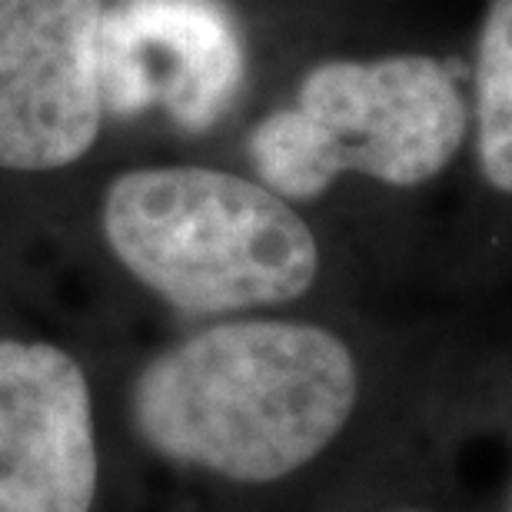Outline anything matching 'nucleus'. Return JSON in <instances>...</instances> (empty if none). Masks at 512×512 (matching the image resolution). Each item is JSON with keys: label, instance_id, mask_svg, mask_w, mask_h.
<instances>
[{"label": "nucleus", "instance_id": "obj_1", "mask_svg": "<svg viewBox=\"0 0 512 512\" xmlns=\"http://www.w3.org/2000/svg\"><path fill=\"white\" fill-rule=\"evenodd\" d=\"M363 366L323 323L233 316L114 360L117 512H213L313 473L353 429Z\"/></svg>", "mask_w": 512, "mask_h": 512}, {"label": "nucleus", "instance_id": "obj_2", "mask_svg": "<svg viewBox=\"0 0 512 512\" xmlns=\"http://www.w3.org/2000/svg\"><path fill=\"white\" fill-rule=\"evenodd\" d=\"M97 243L137 293L183 326L303 300L323 253L296 203L256 177L200 163H143L97 197Z\"/></svg>", "mask_w": 512, "mask_h": 512}, {"label": "nucleus", "instance_id": "obj_3", "mask_svg": "<svg viewBox=\"0 0 512 512\" xmlns=\"http://www.w3.org/2000/svg\"><path fill=\"white\" fill-rule=\"evenodd\" d=\"M466 124V104L443 60H326L303 77L293 107L253 127L247 153L263 187L290 203H313L343 173L386 187L429 183L456 157Z\"/></svg>", "mask_w": 512, "mask_h": 512}, {"label": "nucleus", "instance_id": "obj_4", "mask_svg": "<svg viewBox=\"0 0 512 512\" xmlns=\"http://www.w3.org/2000/svg\"><path fill=\"white\" fill-rule=\"evenodd\" d=\"M0 512H117L114 360L0 323Z\"/></svg>", "mask_w": 512, "mask_h": 512}, {"label": "nucleus", "instance_id": "obj_5", "mask_svg": "<svg viewBox=\"0 0 512 512\" xmlns=\"http://www.w3.org/2000/svg\"><path fill=\"white\" fill-rule=\"evenodd\" d=\"M104 0H0V170L77 167L104 127Z\"/></svg>", "mask_w": 512, "mask_h": 512}, {"label": "nucleus", "instance_id": "obj_6", "mask_svg": "<svg viewBox=\"0 0 512 512\" xmlns=\"http://www.w3.org/2000/svg\"><path fill=\"white\" fill-rule=\"evenodd\" d=\"M104 57H150L104 67V104L130 80L120 110L163 100L180 124H213L243 80V40L217 0H127L104 24Z\"/></svg>", "mask_w": 512, "mask_h": 512}, {"label": "nucleus", "instance_id": "obj_7", "mask_svg": "<svg viewBox=\"0 0 512 512\" xmlns=\"http://www.w3.org/2000/svg\"><path fill=\"white\" fill-rule=\"evenodd\" d=\"M476 160L512 197V0H493L476 44Z\"/></svg>", "mask_w": 512, "mask_h": 512}, {"label": "nucleus", "instance_id": "obj_8", "mask_svg": "<svg viewBox=\"0 0 512 512\" xmlns=\"http://www.w3.org/2000/svg\"><path fill=\"white\" fill-rule=\"evenodd\" d=\"M399 512H413V509H399Z\"/></svg>", "mask_w": 512, "mask_h": 512}, {"label": "nucleus", "instance_id": "obj_9", "mask_svg": "<svg viewBox=\"0 0 512 512\" xmlns=\"http://www.w3.org/2000/svg\"><path fill=\"white\" fill-rule=\"evenodd\" d=\"M509 512H512V503H509Z\"/></svg>", "mask_w": 512, "mask_h": 512}]
</instances>
